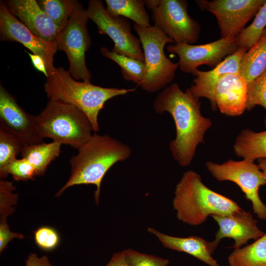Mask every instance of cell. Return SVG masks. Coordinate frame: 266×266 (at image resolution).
<instances>
[{"mask_svg": "<svg viewBox=\"0 0 266 266\" xmlns=\"http://www.w3.org/2000/svg\"><path fill=\"white\" fill-rule=\"evenodd\" d=\"M200 98L189 88L183 92L176 83L163 89L154 100L156 113H169L175 125L176 136L169 143V150L178 164L187 166L192 162L198 145L204 143L206 132L211 127V120L200 110Z\"/></svg>", "mask_w": 266, "mask_h": 266, "instance_id": "cell-1", "label": "cell"}, {"mask_svg": "<svg viewBox=\"0 0 266 266\" xmlns=\"http://www.w3.org/2000/svg\"><path fill=\"white\" fill-rule=\"evenodd\" d=\"M78 150L77 154L69 160L70 176L56 197H59L71 186L92 184L97 188L94 197L98 204L103 177L115 164L128 159L132 150L128 145L108 135L94 132Z\"/></svg>", "mask_w": 266, "mask_h": 266, "instance_id": "cell-2", "label": "cell"}, {"mask_svg": "<svg viewBox=\"0 0 266 266\" xmlns=\"http://www.w3.org/2000/svg\"><path fill=\"white\" fill-rule=\"evenodd\" d=\"M172 204L177 219L191 226L202 224L212 215H229L241 209L234 200L206 187L193 170L184 172L177 184Z\"/></svg>", "mask_w": 266, "mask_h": 266, "instance_id": "cell-3", "label": "cell"}, {"mask_svg": "<svg viewBox=\"0 0 266 266\" xmlns=\"http://www.w3.org/2000/svg\"><path fill=\"white\" fill-rule=\"evenodd\" d=\"M44 90L49 100L62 101L81 110L90 121L96 133L99 131L98 115L108 100L135 91V89L104 88L90 82L74 79L62 67L46 78Z\"/></svg>", "mask_w": 266, "mask_h": 266, "instance_id": "cell-4", "label": "cell"}, {"mask_svg": "<svg viewBox=\"0 0 266 266\" xmlns=\"http://www.w3.org/2000/svg\"><path fill=\"white\" fill-rule=\"evenodd\" d=\"M40 137L79 149L92 136L93 126L86 115L70 104L49 100L44 110L34 116Z\"/></svg>", "mask_w": 266, "mask_h": 266, "instance_id": "cell-5", "label": "cell"}, {"mask_svg": "<svg viewBox=\"0 0 266 266\" xmlns=\"http://www.w3.org/2000/svg\"><path fill=\"white\" fill-rule=\"evenodd\" d=\"M139 36L144 56V73L141 89L153 93L172 83L179 67L167 58L164 52L165 45L174 43L173 40L154 26L149 27L133 25Z\"/></svg>", "mask_w": 266, "mask_h": 266, "instance_id": "cell-6", "label": "cell"}, {"mask_svg": "<svg viewBox=\"0 0 266 266\" xmlns=\"http://www.w3.org/2000/svg\"><path fill=\"white\" fill-rule=\"evenodd\" d=\"M154 26L172 39L174 43L192 44L200 36L199 22L190 16L186 0H147Z\"/></svg>", "mask_w": 266, "mask_h": 266, "instance_id": "cell-7", "label": "cell"}, {"mask_svg": "<svg viewBox=\"0 0 266 266\" xmlns=\"http://www.w3.org/2000/svg\"><path fill=\"white\" fill-rule=\"evenodd\" d=\"M86 10L78 2L68 22L59 33L57 49L64 51L69 62L68 71L76 80L90 82L91 74L87 67L85 53L91 45L87 24Z\"/></svg>", "mask_w": 266, "mask_h": 266, "instance_id": "cell-8", "label": "cell"}, {"mask_svg": "<svg viewBox=\"0 0 266 266\" xmlns=\"http://www.w3.org/2000/svg\"><path fill=\"white\" fill-rule=\"evenodd\" d=\"M207 169L220 181H230L236 184L251 202L252 209L258 217L266 220V205L259 195V189L266 184V179L258 164L243 159L240 161L229 160L223 164L208 161Z\"/></svg>", "mask_w": 266, "mask_h": 266, "instance_id": "cell-9", "label": "cell"}, {"mask_svg": "<svg viewBox=\"0 0 266 266\" xmlns=\"http://www.w3.org/2000/svg\"><path fill=\"white\" fill-rule=\"evenodd\" d=\"M86 12L100 33L107 35L114 42L112 52L144 62L141 42L131 33V23L126 18L109 15L100 0H89Z\"/></svg>", "mask_w": 266, "mask_h": 266, "instance_id": "cell-10", "label": "cell"}, {"mask_svg": "<svg viewBox=\"0 0 266 266\" xmlns=\"http://www.w3.org/2000/svg\"><path fill=\"white\" fill-rule=\"evenodd\" d=\"M266 0H196L201 10L213 14L220 31L221 38L236 37L255 16Z\"/></svg>", "mask_w": 266, "mask_h": 266, "instance_id": "cell-11", "label": "cell"}, {"mask_svg": "<svg viewBox=\"0 0 266 266\" xmlns=\"http://www.w3.org/2000/svg\"><path fill=\"white\" fill-rule=\"evenodd\" d=\"M238 48L236 37L220 38L200 45L179 43L166 46L169 53L178 56V63L181 71L191 74L201 65H207L212 69L214 68Z\"/></svg>", "mask_w": 266, "mask_h": 266, "instance_id": "cell-12", "label": "cell"}, {"mask_svg": "<svg viewBox=\"0 0 266 266\" xmlns=\"http://www.w3.org/2000/svg\"><path fill=\"white\" fill-rule=\"evenodd\" d=\"M0 33L1 40L19 42L33 54L42 58L48 76L55 71L54 55L58 50L56 43L46 41L33 33L9 10L3 2L0 4Z\"/></svg>", "mask_w": 266, "mask_h": 266, "instance_id": "cell-13", "label": "cell"}, {"mask_svg": "<svg viewBox=\"0 0 266 266\" xmlns=\"http://www.w3.org/2000/svg\"><path fill=\"white\" fill-rule=\"evenodd\" d=\"M0 128L19 139L25 147L43 142L38 133L34 116L27 113L1 84Z\"/></svg>", "mask_w": 266, "mask_h": 266, "instance_id": "cell-14", "label": "cell"}, {"mask_svg": "<svg viewBox=\"0 0 266 266\" xmlns=\"http://www.w3.org/2000/svg\"><path fill=\"white\" fill-rule=\"evenodd\" d=\"M211 217L219 227L215 240L220 242L224 238H232L234 241L232 246L234 249L241 248L249 240H256L265 233L259 228L258 221L252 214L242 209L229 215H212Z\"/></svg>", "mask_w": 266, "mask_h": 266, "instance_id": "cell-15", "label": "cell"}, {"mask_svg": "<svg viewBox=\"0 0 266 266\" xmlns=\"http://www.w3.org/2000/svg\"><path fill=\"white\" fill-rule=\"evenodd\" d=\"M4 3L33 33L46 41L56 43L61 31L42 10L36 0H8Z\"/></svg>", "mask_w": 266, "mask_h": 266, "instance_id": "cell-16", "label": "cell"}, {"mask_svg": "<svg viewBox=\"0 0 266 266\" xmlns=\"http://www.w3.org/2000/svg\"><path fill=\"white\" fill-rule=\"evenodd\" d=\"M247 89V83L239 73L223 75L214 91L217 109L228 116L240 115L246 110Z\"/></svg>", "mask_w": 266, "mask_h": 266, "instance_id": "cell-17", "label": "cell"}, {"mask_svg": "<svg viewBox=\"0 0 266 266\" xmlns=\"http://www.w3.org/2000/svg\"><path fill=\"white\" fill-rule=\"evenodd\" d=\"M247 51L245 48L239 47L234 53L228 56L211 70H196L192 73L195 77L193 80L194 84L189 88L191 93L200 99L202 97L207 98L210 102L212 109L216 110L214 91L217 83L223 75L239 73L240 61Z\"/></svg>", "mask_w": 266, "mask_h": 266, "instance_id": "cell-18", "label": "cell"}, {"mask_svg": "<svg viewBox=\"0 0 266 266\" xmlns=\"http://www.w3.org/2000/svg\"><path fill=\"white\" fill-rule=\"evenodd\" d=\"M148 232L153 234L165 248L187 253L209 266H220L212 255L220 242L208 241L195 235L179 237L163 233L152 228Z\"/></svg>", "mask_w": 266, "mask_h": 266, "instance_id": "cell-19", "label": "cell"}, {"mask_svg": "<svg viewBox=\"0 0 266 266\" xmlns=\"http://www.w3.org/2000/svg\"><path fill=\"white\" fill-rule=\"evenodd\" d=\"M266 68V29L261 37L243 55L240 63L239 74L247 85Z\"/></svg>", "mask_w": 266, "mask_h": 266, "instance_id": "cell-20", "label": "cell"}, {"mask_svg": "<svg viewBox=\"0 0 266 266\" xmlns=\"http://www.w3.org/2000/svg\"><path fill=\"white\" fill-rule=\"evenodd\" d=\"M235 153L250 161L266 158V131L256 132L247 129L237 135L233 144Z\"/></svg>", "mask_w": 266, "mask_h": 266, "instance_id": "cell-21", "label": "cell"}, {"mask_svg": "<svg viewBox=\"0 0 266 266\" xmlns=\"http://www.w3.org/2000/svg\"><path fill=\"white\" fill-rule=\"evenodd\" d=\"M61 145L53 141L26 146L21 152V156L34 167L37 176L43 175L51 162L59 156Z\"/></svg>", "mask_w": 266, "mask_h": 266, "instance_id": "cell-22", "label": "cell"}, {"mask_svg": "<svg viewBox=\"0 0 266 266\" xmlns=\"http://www.w3.org/2000/svg\"><path fill=\"white\" fill-rule=\"evenodd\" d=\"M105 2L106 10L109 15L130 19L140 26H151L150 17L145 8V0H105Z\"/></svg>", "mask_w": 266, "mask_h": 266, "instance_id": "cell-23", "label": "cell"}, {"mask_svg": "<svg viewBox=\"0 0 266 266\" xmlns=\"http://www.w3.org/2000/svg\"><path fill=\"white\" fill-rule=\"evenodd\" d=\"M228 262L229 266H266V233L252 244L234 249Z\"/></svg>", "mask_w": 266, "mask_h": 266, "instance_id": "cell-24", "label": "cell"}, {"mask_svg": "<svg viewBox=\"0 0 266 266\" xmlns=\"http://www.w3.org/2000/svg\"><path fill=\"white\" fill-rule=\"evenodd\" d=\"M100 52L104 57L112 60L120 66L123 77L126 80L139 86L141 85L144 77V62L109 51L106 47H102Z\"/></svg>", "mask_w": 266, "mask_h": 266, "instance_id": "cell-25", "label": "cell"}, {"mask_svg": "<svg viewBox=\"0 0 266 266\" xmlns=\"http://www.w3.org/2000/svg\"><path fill=\"white\" fill-rule=\"evenodd\" d=\"M42 10L62 31L66 26L78 1L74 0H40Z\"/></svg>", "mask_w": 266, "mask_h": 266, "instance_id": "cell-26", "label": "cell"}, {"mask_svg": "<svg viewBox=\"0 0 266 266\" xmlns=\"http://www.w3.org/2000/svg\"><path fill=\"white\" fill-rule=\"evenodd\" d=\"M25 146L17 137L0 128V177H6L11 162L21 153Z\"/></svg>", "mask_w": 266, "mask_h": 266, "instance_id": "cell-27", "label": "cell"}, {"mask_svg": "<svg viewBox=\"0 0 266 266\" xmlns=\"http://www.w3.org/2000/svg\"><path fill=\"white\" fill-rule=\"evenodd\" d=\"M266 29V1L257 12L252 23L236 37L238 47L250 48L261 37Z\"/></svg>", "mask_w": 266, "mask_h": 266, "instance_id": "cell-28", "label": "cell"}, {"mask_svg": "<svg viewBox=\"0 0 266 266\" xmlns=\"http://www.w3.org/2000/svg\"><path fill=\"white\" fill-rule=\"evenodd\" d=\"M247 85L246 110H251L256 105H261L266 110V68ZM264 123L266 128V116Z\"/></svg>", "mask_w": 266, "mask_h": 266, "instance_id": "cell-29", "label": "cell"}, {"mask_svg": "<svg viewBox=\"0 0 266 266\" xmlns=\"http://www.w3.org/2000/svg\"><path fill=\"white\" fill-rule=\"evenodd\" d=\"M123 251L129 266H167L169 262L167 259L142 253L132 249Z\"/></svg>", "mask_w": 266, "mask_h": 266, "instance_id": "cell-30", "label": "cell"}, {"mask_svg": "<svg viewBox=\"0 0 266 266\" xmlns=\"http://www.w3.org/2000/svg\"><path fill=\"white\" fill-rule=\"evenodd\" d=\"M8 173L10 174L15 181H28L34 180L37 176L34 167L26 159H15L9 164Z\"/></svg>", "mask_w": 266, "mask_h": 266, "instance_id": "cell-31", "label": "cell"}, {"mask_svg": "<svg viewBox=\"0 0 266 266\" xmlns=\"http://www.w3.org/2000/svg\"><path fill=\"white\" fill-rule=\"evenodd\" d=\"M35 242L40 249L49 251L55 248L59 244L60 237L53 228L43 226L34 232Z\"/></svg>", "mask_w": 266, "mask_h": 266, "instance_id": "cell-32", "label": "cell"}, {"mask_svg": "<svg viewBox=\"0 0 266 266\" xmlns=\"http://www.w3.org/2000/svg\"><path fill=\"white\" fill-rule=\"evenodd\" d=\"M15 189L12 182L0 180V217H6L11 214L13 210L12 205L16 203L18 195L12 193Z\"/></svg>", "mask_w": 266, "mask_h": 266, "instance_id": "cell-33", "label": "cell"}, {"mask_svg": "<svg viewBox=\"0 0 266 266\" xmlns=\"http://www.w3.org/2000/svg\"><path fill=\"white\" fill-rule=\"evenodd\" d=\"M6 217H0V252L6 247L8 243L14 238L23 239L24 235L20 233H13L10 230Z\"/></svg>", "mask_w": 266, "mask_h": 266, "instance_id": "cell-34", "label": "cell"}, {"mask_svg": "<svg viewBox=\"0 0 266 266\" xmlns=\"http://www.w3.org/2000/svg\"><path fill=\"white\" fill-rule=\"evenodd\" d=\"M25 266H52V265L47 256L39 257L36 254L32 253L26 260Z\"/></svg>", "mask_w": 266, "mask_h": 266, "instance_id": "cell-35", "label": "cell"}, {"mask_svg": "<svg viewBox=\"0 0 266 266\" xmlns=\"http://www.w3.org/2000/svg\"><path fill=\"white\" fill-rule=\"evenodd\" d=\"M29 55L33 66L37 70L44 74L46 78L48 77L45 62L40 56L27 52Z\"/></svg>", "mask_w": 266, "mask_h": 266, "instance_id": "cell-36", "label": "cell"}, {"mask_svg": "<svg viewBox=\"0 0 266 266\" xmlns=\"http://www.w3.org/2000/svg\"><path fill=\"white\" fill-rule=\"evenodd\" d=\"M105 266H129L125 258L124 251L114 253Z\"/></svg>", "mask_w": 266, "mask_h": 266, "instance_id": "cell-37", "label": "cell"}, {"mask_svg": "<svg viewBox=\"0 0 266 266\" xmlns=\"http://www.w3.org/2000/svg\"><path fill=\"white\" fill-rule=\"evenodd\" d=\"M258 165L266 179V158L258 160Z\"/></svg>", "mask_w": 266, "mask_h": 266, "instance_id": "cell-38", "label": "cell"}]
</instances>
